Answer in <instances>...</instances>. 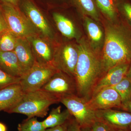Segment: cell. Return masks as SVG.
<instances>
[{"instance_id":"28","label":"cell","mask_w":131,"mask_h":131,"mask_svg":"<svg viewBox=\"0 0 131 131\" xmlns=\"http://www.w3.org/2000/svg\"><path fill=\"white\" fill-rule=\"evenodd\" d=\"M66 131H82L81 127L72 117L67 122Z\"/></svg>"},{"instance_id":"3","label":"cell","mask_w":131,"mask_h":131,"mask_svg":"<svg viewBox=\"0 0 131 131\" xmlns=\"http://www.w3.org/2000/svg\"><path fill=\"white\" fill-rule=\"evenodd\" d=\"M60 101L57 95L40 89L25 93L19 102L6 112L25 115L27 118H43L48 113L49 107Z\"/></svg>"},{"instance_id":"2","label":"cell","mask_w":131,"mask_h":131,"mask_svg":"<svg viewBox=\"0 0 131 131\" xmlns=\"http://www.w3.org/2000/svg\"><path fill=\"white\" fill-rule=\"evenodd\" d=\"M100 56L103 75L116 66L130 64V33L121 26L112 24L107 25Z\"/></svg>"},{"instance_id":"11","label":"cell","mask_w":131,"mask_h":131,"mask_svg":"<svg viewBox=\"0 0 131 131\" xmlns=\"http://www.w3.org/2000/svg\"><path fill=\"white\" fill-rule=\"evenodd\" d=\"M98 119L113 129H129L131 125V113L112 109L96 110Z\"/></svg>"},{"instance_id":"16","label":"cell","mask_w":131,"mask_h":131,"mask_svg":"<svg viewBox=\"0 0 131 131\" xmlns=\"http://www.w3.org/2000/svg\"><path fill=\"white\" fill-rule=\"evenodd\" d=\"M84 26L88 34L90 44L94 50L99 53L103 44L104 35L100 27L93 19L84 15Z\"/></svg>"},{"instance_id":"5","label":"cell","mask_w":131,"mask_h":131,"mask_svg":"<svg viewBox=\"0 0 131 131\" xmlns=\"http://www.w3.org/2000/svg\"><path fill=\"white\" fill-rule=\"evenodd\" d=\"M60 102L65 106L81 127H91L98 120L96 110L91 107L88 101L77 95L62 97Z\"/></svg>"},{"instance_id":"40","label":"cell","mask_w":131,"mask_h":131,"mask_svg":"<svg viewBox=\"0 0 131 131\" xmlns=\"http://www.w3.org/2000/svg\"><path fill=\"white\" fill-rule=\"evenodd\" d=\"M1 5H0V10H1Z\"/></svg>"},{"instance_id":"22","label":"cell","mask_w":131,"mask_h":131,"mask_svg":"<svg viewBox=\"0 0 131 131\" xmlns=\"http://www.w3.org/2000/svg\"><path fill=\"white\" fill-rule=\"evenodd\" d=\"M111 87L119 95L122 104L131 100V78L126 76L118 83Z\"/></svg>"},{"instance_id":"25","label":"cell","mask_w":131,"mask_h":131,"mask_svg":"<svg viewBox=\"0 0 131 131\" xmlns=\"http://www.w3.org/2000/svg\"><path fill=\"white\" fill-rule=\"evenodd\" d=\"M118 11L126 17L131 24V2L129 0H115Z\"/></svg>"},{"instance_id":"4","label":"cell","mask_w":131,"mask_h":131,"mask_svg":"<svg viewBox=\"0 0 131 131\" xmlns=\"http://www.w3.org/2000/svg\"><path fill=\"white\" fill-rule=\"evenodd\" d=\"M1 10L8 30L17 38H29L38 36V31L19 7L0 3Z\"/></svg>"},{"instance_id":"7","label":"cell","mask_w":131,"mask_h":131,"mask_svg":"<svg viewBox=\"0 0 131 131\" xmlns=\"http://www.w3.org/2000/svg\"><path fill=\"white\" fill-rule=\"evenodd\" d=\"M78 56L77 45L65 44L54 51L52 64L58 70L74 78Z\"/></svg>"},{"instance_id":"17","label":"cell","mask_w":131,"mask_h":131,"mask_svg":"<svg viewBox=\"0 0 131 131\" xmlns=\"http://www.w3.org/2000/svg\"><path fill=\"white\" fill-rule=\"evenodd\" d=\"M0 69L8 74L21 78L22 71L14 51H0Z\"/></svg>"},{"instance_id":"24","label":"cell","mask_w":131,"mask_h":131,"mask_svg":"<svg viewBox=\"0 0 131 131\" xmlns=\"http://www.w3.org/2000/svg\"><path fill=\"white\" fill-rule=\"evenodd\" d=\"M17 38L9 31L5 33L0 37V51H14L16 46Z\"/></svg>"},{"instance_id":"19","label":"cell","mask_w":131,"mask_h":131,"mask_svg":"<svg viewBox=\"0 0 131 131\" xmlns=\"http://www.w3.org/2000/svg\"><path fill=\"white\" fill-rule=\"evenodd\" d=\"M53 17L58 29L63 36L70 39L77 38L76 28L70 20L57 12L53 14Z\"/></svg>"},{"instance_id":"12","label":"cell","mask_w":131,"mask_h":131,"mask_svg":"<svg viewBox=\"0 0 131 131\" xmlns=\"http://www.w3.org/2000/svg\"><path fill=\"white\" fill-rule=\"evenodd\" d=\"M14 51L18 60L23 77L31 69L36 61L30 42L27 39L18 38Z\"/></svg>"},{"instance_id":"26","label":"cell","mask_w":131,"mask_h":131,"mask_svg":"<svg viewBox=\"0 0 131 131\" xmlns=\"http://www.w3.org/2000/svg\"><path fill=\"white\" fill-rule=\"evenodd\" d=\"M20 78L14 77L0 69V90L11 84L19 83Z\"/></svg>"},{"instance_id":"36","label":"cell","mask_w":131,"mask_h":131,"mask_svg":"<svg viewBox=\"0 0 131 131\" xmlns=\"http://www.w3.org/2000/svg\"><path fill=\"white\" fill-rule=\"evenodd\" d=\"M117 131H131L129 129H118Z\"/></svg>"},{"instance_id":"18","label":"cell","mask_w":131,"mask_h":131,"mask_svg":"<svg viewBox=\"0 0 131 131\" xmlns=\"http://www.w3.org/2000/svg\"><path fill=\"white\" fill-rule=\"evenodd\" d=\"M72 117L67 109L62 111L61 106L52 109L49 116L42 121L46 129L52 128L65 124Z\"/></svg>"},{"instance_id":"20","label":"cell","mask_w":131,"mask_h":131,"mask_svg":"<svg viewBox=\"0 0 131 131\" xmlns=\"http://www.w3.org/2000/svg\"><path fill=\"white\" fill-rule=\"evenodd\" d=\"M74 5L84 15L96 21H100V14L94 0H72Z\"/></svg>"},{"instance_id":"31","label":"cell","mask_w":131,"mask_h":131,"mask_svg":"<svg viewBox=\"0 0 131 131\" xmlns=\"http://www.w3.org/2000/svg\"><path fill=\"white\" fill-rule=\"evenodd\" d=\"M121 109L124 111L131 113V100L123 103Z\"/></svg>"},{"instance_id":"9","label":"cell","mask_w":131,"mask_h":131,"mask_svg":"<svg viewBox=\"0 0 131 131\" xmlns=\"http://www.w3.org/2000/svg\"><path fill=\"white\" fill-rule=\"evenodd\" d=\"M88 102L95 110L112 109L113 108L121 109L122 106L119 95L111 87L101 90L91 96Z\"/></svg>"},{"instance_id":"27","label":"cell","mask_w":131,"mask_h":131,"mask_svg":"<svg viewBox=\"0 0 131 131\" xmlns=\"http://www.w3.org/2000/svg\"><path fill=\"white\" fill-rule=\"evenodd\" d=\"M91 131H112L114 129L105 122L97 120L90 127Z\"/></svg>"},{"instance_id":"32","label":"cell","mask_w":131,"mask_h":131,"mask_svg":"<svg viewBox=\"0 0 131 131\" xmlns=\"http://www.w3.org/2000/svg\"><path fill=\"white\" fill-rule=\"evenodd\" d=\"M20 0H0V3H5L15 6L19 7Z\"/></svg>"},{"instance_id":"10","label":"cell","mask_w":131,"mask_h":131,"mask_svg":"<svg viewBox=\"0 0 131 131\" xmlns=\"http://www.w3.org/2000/svg\"><path fill=\"white\" fill-rule=\"evenodd\" d=\"M21 7L24 14L38 32L41 33L47 39H52L53 34L50 27L44 16L34 3L30 0H22Z\"/></svg>"},{"instance_id":"21","label":"cell","mask_w":131,"mask_h":131,"mask_svg":"<svg viewBox=\"0 0 131 131\" xmlns=\"http://www.w3.org/2000/svg\"><path fill=\"white\" fill-rule=\"evenodd\" d=\"M100 12L108 19L113 21L118 14L115 0H94Z\"/></svg>"},{"instance_id":"1","label":"cell","mask_w":131,"mask_h":131,"mask_svg":"<svg viewBox=\"0 0 131 131\" xmlns=\"http://www.w3.org/2000/svg\"><path fill=\"white\" fill-rule=\"evenodd\" d=\"M77 46L79 56L74 75L77 94L88 101L96 82L103 75L100 54L84 38L79 40Z\"/></svg>"},{"instance_id":"13","label":"cell","mask_w":131,"mask_h":131,"mask_svg":"<svg viewBox=\"0 0 131 131\" xmlns=\"http://www.w3.org/2000/svg\"><path fill=\"white\" fill-rule=\"evenodd\" d=\"M130 65V64H122L114 66L108 71L96 82L92 96L101 90L114 86L121 81L126 76Z\"/></svg>"},{"instance_id":"30","label":"cell","mask_w":131,"mask_h":131,"mask_svg":"<svg viewBox=\"0 0 131 131\" xmlns=\"http://www.w3.org/2000/svg\"><path fill=\"white\" fill-rule=\"evenodd\" d=\"M67 122L61 125L46 129L45 131H66Z\"/></svg>"},{"instance_id":"34","label":"cell","mask_w":131,"mask_h":131,"mask_svg":"<svg viewBox=\"0 0 131 131\" xmlns=\"http://www.w3.org/2000/svg\"><path fill=\"white\" fill-rule=\"evenodd\" d=\"M126 76L131 79V63L130 64L129 69L127 73Z\"/></svg>"},{"instance_id":"6","label":"cell","mask_w":131,"mask_h":131,"mask_svg":"<svg viewBox=\"0 0 131 131\" xmlns=\"http://www.w3.org/2000/svg\"><path fill=\"white\" fill-rule=\"evenodd\" d=\"M58 71L52 64L36 61L31 69L20 78L21 88L25 93L39 90Z\"/></svg>"},{"instance_id":"35","label":"cell","mask_w":131,"mask_h":131,"mask_svg":"<svg viewBox=\"0 0 131 131\" xmlns=\"http://www.w3.org/2000/svg\"><path fill=\"white\" fill-rule=\"evenodd\" d=\"M82 131H91L90 127H81Z\"/></svg>"},{"instance_id":"39","label":"cell","mask_w":131,"mask_h":131,"mask_svg":"<svg viewBox=\"0 0 131 131\" xmlns=\"http://www.w3.org/2000/svg\"><path fill=\"white\" fill-rule=\"evenodd\" d=\"M1 111H3V110H2V109H1V108H0V112H1Z\"/></svg>"},{"instance_id":"15","label":"cell","mask_w":131,"mask_h":131,"mask_svg":"<svg viewBox=\"0 0 131 131\" xmlns=\"http://www.w3.org/2000/svg\"><path fill=\"white\" fill-rule=\"evenodd\" d=\"M27 39L34 49L33 51L36 61L40 63L52 64L54 51L48 42L38 35Z\"/></svg>"},{"instance_id":"29","label":"cell","mask_w":131,"mask_h":131,"mask_svg":"<svg viewBox=\"0 0 131 131\" xmlns=\"http://www.w3.org/2000/svg\"><path fill=\"white\" fill-rule=\"evenodd\" d=\"M9 31L6 21L1 10H0V37Z\"/></svg>"},{"instance_id":"8","label":"cell","mask_w":131,"mask_h":131,"mask_svg":"<svg viewBox=\"0 0 131 131\" xmlns=\"http://www.w3.org/2000/svg\"><path fill=\"white\" fill-rule=\"evenodd\" d=\"M40 89L55 95L60 99L68 95H77L74 78L58 70Z\"/></svg>"},{"instance_id":"23","label":"cell","mask_w":131,"mask_h":131,"mask_svg":"<svg viewBox=\"0 0 131 131\" xmlns=\"http://www.w3.org/2000/svg\"><path fill=\"white\" fill-rule=\"evenodd\" d=\"M19 131H45L46 129L42 122L39 121L35 117L27 118L19 124Z\"/></svg>"},{"instance_id":"33","label":"cell","mask_w":131,"mask_h":131,"mask_svg":"<svg viewBox=\"0 0 131 131\" xmlns=\"http://www.w3.org/2000/svg\"><path fill=\"white\" fill-rule=\"evenodd\" d=\"M0 131H7V127L5 124L0 122Z\"/></svg>"},{"instance_id":"14","label":"cell","mask_w":131,"mask_h":131,"mask_svg":"<svg viewBox=\"0 0 131 131\" xmlns=\"http://www.w3.org/2000/svg\"><path fill=\"white\" fill-rule=\"evenodd\" d=\"M25 93L19 83L9 85L0 90V108L6 112L19 102Z\"/></svg>"},{"instance_id":"38","label":"cell","mask_w":131,"mask_h":131,"mask_svg":"<svg viewBox=\"0 0 131 131\" xmlns=\"http://www.w3.org/2000/svg\"><path fill=\"white\" fill-rule=\"evenodd\" d=\"M129 129L131 131V125L130 126V127H129Z\"/></svg>"},{"instance_id":"37","label":"cell","mask_w":131,"mask_h":131,"mask_svg":"<svg viewBox=\"0 0 131 131\" xmlns=\"http://www.w3.org/2000/svg\"><path fill=\"white\" fill-rule=\"evenodd\" d=\"M112 131H117V130L116 129H114Z\"/></svg>"}]
</instances>
